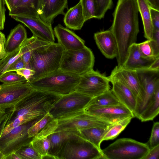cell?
<instances>
[{
  "label": "cell",
  "mask_w": 159,
  "mask_h": 159,
  "mask_svg": "<svg viewBox=\"0 0 159 159\" xmlns=\"http://www.w3.org/2000/svg\"><path fill=\"white\" fill-rule=\"evenodd\" d=\"M136 0H118L113 13V21L110 30L117 44L116 57L118 66H122L128 56L129 48L136 43L139 32Z\"/></svg>",
  "instance_id": "obj_1"
},
{
  "label": "cell",
  "mask_w": 159,
  "mask_h": 159,
  "mask_svg": "<svg viewBox=\"0 0 159 159\" xmlns=\"http://www.w3.org/2000/svg\"><path fill=\"white\" fill-rule=\"evenodd\" d=\"M80 78L58 69L29 83L34 89L62 96L75 91Z\"/></svg>",
  "instance_id": "obj_2"
},
{
  "label": "cell",
  "mask_w": 159,
  "mask_h": 159,
  "mask_svg": "<svg viewBox=\"0 0 159 159\" xmlns=\"http://www.w3.org/2000/svg\"><path fill=\"white\" fill-rule=\"evenodd\" d=\"M64 50L54 42L33 51L31 67L35 73L31 82L58 69Z\"/></svg>",
  "instance_id": "obj_3"
},
{
  "label": "cell",
  "mask_w": 159,
  "mask_h": 159,
  "mask_svg": "<svg viewBox=\"0 0 159 159\" xmlns=\"http://www.w3.org/2000/svg\"><path fill=\"white\" fill-rule=\"evenodd\" d=\"M58 159H104L102 150L86 140L79 131L70 135L64 142L55 156Z\"/></svg>",
  "instance_id": "obj_4"
},
{
  "label": "cell",
  "mask_w": 159,
  "mask_h": 159,
  "mask_svg": "<svg viewBox=\"0 0 159 159\" xmlns=\"http://www.w3.org/2000/svg\"><path fill=\"white\" fill-rule=\"evenodd\" d=\"M149 149L147 143L124 138L117 140L102 152L104 159H142Z\"/></svg>",
  "instance_id": "obj_5"
},
{
  "label": "cell",
  "mask_w": 159,
  "mask_h": 159,
  "mask_svg": "<svg viewBox=\"0 0 159 159\" xmlns=\"http://www.w3.org/2000/svg\"><path fill=\"white\" fill-rule=\"evenodd\" d=\"M93 54L86 46L77 50H64L59 69L80 76L93 69Z\"/></svg>",
  "instance_id": "obj_6"
},
{
  "label": "cell",
  "mask_w": 159,
  "mask_h": 159,
  "mask_svg": "<svg viewBox=\"0 0 159 159\" xmlns=\"http://www.w3.org/2000/svg\"><path fill=\"white\" fill-rule=\"evenodd\" d=\"M92 98L76 91L61 96L49 113L54 119L66 118L84 111Z\"/></svg>",
  "instance_id": "obj_7"
},
{
  "label": "cell",
  "mask_w": 159,
  "mask_h": 159,
  "mask_svg": "<svg viewBox=\"0 0 159 159\" xmlns=\"http://www.w3.org/2000/svg\"><path fill=\"white\" fill-rule=\"evenodd\" d=\"M140 81L141 91L136 98V105L133 112L139 119L151 100L154 93L159 88V70L149 69L136 70Z\"/></svg>",
  "instance_id": "obj_8"
},
{
  "label": "cell",
  "mask_w": 159,
  "mask_h": 159,
  "mask_svg": "<svg viewBox=\"0 0 159 159\" xmlns=\"http://www.w3.org/2000/svg\"><path fill=\"white\" fill-rule=\"evenodd\" d=\"M108 77L93 69L80 76L75 91L92 98L110 89Z\"/></svg>",
  "instance_id": "obj_9"
},
{
  "label": "cell",
  "mask_w": 159,
  "mask_h": 159,
  "mask_svg": "<svg viewBox=\"0 0 159 159\" xmlns=\"http://www.w3.org/2000/svg\"><path fill=\"white\" fill-rule=\"evenodd\" d=\"M39 119L18 126L1 137L0 152L5 157L16 152L21 147L31 142L33 137H29L28 130Z\"/></svg>",
  "instance_id": "obj_10"
},
{
  "label": "cell",
  "mask_w": 159,
  "mask_h": 159,
  "mask_svg": "<svg viewBox=\"0 0 159 159\" xmlns=\"http://www.w3.org/2000/svg\"><path fill=\"white\" fill-rule=\"evenodd\" d=\"M54 131H78L94 127H107L112 124L103 121L84 111L66 118L57 119Z\"/></svg>",
  "instance_id": "obj_11"
},
{
  "label": "cell",
  "mask_w": 159,
  "mask_h": 159,
  "mask_svg": "<svg viewBox=\"0 0 159 159\" xmlns=\"http://www.w3.org/2000/svg\"><path fill=\"white\" fill-rule=\"evenodd\" d=\"M34 89L27 81L0 84V109L14 107Z\"/></svg>",
  "instance_id": "obj_12"
},
{
  "label": "cell",
  "mask_w": 159,
  "mask_h": 159,
  "mask_svg": "<svg viewBox=\"0 0 159 159\" xmlns=\"http://www.w3.org/2000/svg\"><path fill=\"white\" fill-rule=\"evenodd\" d=\"M11 16L27 27L33 36L50 43L54 42L55 35L52 25L43 20L39 16L16 15Z\"/></svg>",
  "instance_id": "obj_13"
},
{
  "label": "cell",
  "mask_w": 159,
  "mask_h": 159,
  "mask_svg": "<svg viewBox=\"0 0 159 159\" xmlns=\"http://www.w3.org/2000/svg\"><path fill=\"white\" fill-rule=\"evenodd\" d=\"M84 111L111 124L129 117H134L132 112L122 104L102 107H85Z\"/></svg>",
  "instance_id": "obj_14"
},
{
  "label": "cell",
  "mask_w": 159,
  "mask_h": 159,
  "mask_svg": "<svg viewBox=\"0 0 159 159\" xmlns=\"http://www.w3.org/2000/svg\"><path fill=\"white\" fill-rule=\"evenodd\" d=\"M50 44V43L40 39L34 36L30 38H27L19 48L7 54V56L2 60V61L0 66V78L10 65L25 53L29 51H32Z\"/></svg>",
  "instance_id": "obj_15"
},
{
  "label": "cell",
  "mask_w": 159,
  "mask_h": 159,
  "mask_svg": "<svg viewBox=\"0 0 159 159\" xmlns=\"http://www.w3.org/2000/svg\"><path fill=\"white\" fill-rule=\"evenodd\" d=\"M54 35L58 43L65 50L81 49L85 47V41L75 33L60 24L54 29Z\"/></svg>",
  "instance_id": "obj_16"
},
{
  "label": "cell",
  "mask_w": 159,
  "mask_h": 159,
  "mask_svg": "<svg viewBox=\"0 0 159 159\" xmlns=\"http://www.w3.org/2000/svg\"><path fill=\"white\" fill-rule=\"evenodd\" d=\"M65 9L68 10L67 0H41L39 16L52 25L57 16L65 15Z\"/></svg>",
  "instance_id": "obj_17"
},
{
  "label": "cell",
  "mask_w": 159,
  "mask_h": 159,
  "mask_svg": "<svg viewBox=\"0 0 159 159\" xmlns=\"http://www.w3.org/2000/svg\"><path fill=\"white\" fill-rule=\"evenodd\" d=\"M94 38L98 48L106 57L112 59L116 57L118 54L117 44L110 30L96 33Z\"/></svg>",
  "instance_id": "obj_18"
},
{
  "label": "cell",
  "mask_w": 159,
  "mask_h": 159,
  "mask_svg": "<svg viewBox=\"0 0 159 159\" xmlns=\"http://www.w3.org/2000/svg\"><path fill=\"white\" fill-rule=\"evenodd\" d=\"M109 77L123 82L131 90L136 98L140 95L141 87L136 70L126 69L117 65L112 70Z\"/></svg>",
  "instance_id": "obj_19"
},
{
  "label": "cell",
  "mask_w": 159,
  "mask_h": 159,
  "mask_svg": "<svg viewBox=\"0 0 159 159\" xmlns=\"http://www.w3.org/2000/svg\"><path fill=\"white\" fill-rule=\"evenodd\" d=\"M112 85V92L122 105L133 113L136 105V98L131 90L122 81L109 76Z\"/></svg>",
  "instance_id": "obj_20"
},
{
  "label": "cell",
  "mask_w": 159,
  "mask_h": 159,
  "mask_svg": "<svg viewBox=\"0 0 159 159\" xmlns=\"http://www.w3.org/2000/svg\"><path fill=\"white\" fill-rule=\"evenodd\" d=\"M156 59H149L143 57L139 50L138 43H135L130 47L127 58L121 67L136 70L148 69Z\"/></svg>",
  "instance_id": "obj_21"
},
{
  "label": "cell",
  "mask_w": 159,
  "mask_h": 159,
  "mask_svg": "<svg viewBox=\"0 0 159 159\" xmlns=\"http://www.w3.org/2000/svg\"><path fill=\"white\" fill-rule=\"evenodd\" d=\"M63 21L66 26L68 28L74 30L81 29L86 21L80 1L68 10L64 15Z\"/></svg>",
  "instance_id": "obj_22"
},
{
  "label": "cell",
  "mask_w": 159,
  "mask_h": 159,
  "mask_svg": "<svg viewBox=\"0 0 159 159\" xmlns=\"http://www.w3.org/2000/svg\"><path fill=\"white\" fill-rule=\"evenodd\" d=\"M27 38L26 31L22 25L19 24L12 29L5 45V50L7 54L19 48Z\"/></svg>",
  "instance_id": "obj_23"
},
{
  "label": "cell",
  "mask_w": 159,
  "mask_h": 159,
  "mask_svg": "<svg viewBox=\"0 0 159 159\" xmlns=\"http://www.w3.org/2000/svg\"><path fill=\"white\" fill-rule=\"evenodd\" d=\"M78 131H54L49 134L48 137L50 141V147L47 155L43 158L55 159V156L59 152L65 141L70 135Z\"/></svg>",
  "instance_id": "obj_24"
},
{
  "label": "cell",
  "mask_w": 159,
  "mask_h": 159,
  "mask_svg": "<svg viewBox=\"0 0 159 159\" xmlns=\"http://www.w3.org/2000/svg\"><path fill=\"white\" fill-rule=\"evenodd\" d=\"M41 0H21L19 5L9 15H24L39 16Z\"/></svg>",
  "instance_id": "obj_25"
},
{
  "label": "cell",
  "mask_w": 159,
  "mask_h": 159,
  "mask_svg": "<svg viewBox=\"0 0 159 159\" xmlns=\"http://www.w3.org/2000/svg\"><path fill=\"white\" fill-rule=\"evenodd\" d=\"M136 1L143 21L144 36L147 39H152L154 28L151 17L150 6L145 0Z\"/></svg>",
  "instance_id": "obj_26"
},
{
  "label": "cell",
  "mask_w": 159,
  "mask_h": 159,
  "mask_svg": "<svg viewBox=\"0 0 159 159\" xmlns=\"http://www.w3.org/2000/svg\"><path fill=\"white\" fill-rule=\"evenodd\" d=\"M111 125L106 127H94L81 129L79 131L82 138L101 150L100 144L102 139Z\"/></svg>",
  "instance_id": "obj_27"
},
{
  "label": "cell",
  "mask_w": 159,
  "mask_h": 159,
  "mask_svg": "<svg viewBox=\"0 0 159 159\" xmlns=\"http://www.w3.org/2000/svg\"><path fill=\"white\" fill-rule=\"evenodd\" d=\"M121 104L111 90L110 89L97 96L92 98L85 107H102Z\"/></svg>",
  "instance_id": "obj_28"
},
{
  "label": "cell",
  "mask_w": 159,
  "mask_h": 159,
  "mask_svg": "<svg viewBox=\"0 0 159 159\" xmlns=\"http://www.w3.org/2000/svg\"><path fill=\"white\" fill-rule=\"evenodd\" d=\"M159 113V88L155 91L146 108L139 119L142 122L153 120Z\"/></svg>",
  "instance_id": "obj_29"
},
{
  "label": "cell",
  "mask_w": 159,
  "mask_h": 159,
  "mask_svg": "<svg viewBox=\"0 0 159 159\" xmlns=\"http://www.w3.org/2000/svg\"><path fill=\"white\" fill-rule=\"evenodd\" d=\"M139 50L144 57L155 60L159 57V43L153 39L138 43Z\"/></svg>",
  "instance_id": "obj_30"
},
{
  "label": "cell",
  "mask_w": 159,
  "mask_h": 159,
  "mask_svg": "<svg viewBox=\"0 0 159 159\" xmlns=\"http://www.w3.org/2000/svg\"><path fill=\"white\" fill-rule=\"evenodd\" d=\"M132 118V117H129L112 124L103 137L102 141L113 140L117 137L124 129Z\"/></svg>",
  "instance_id": "obj_31"
},
{
  "label": "cell",
  "mask_w": 159,
  "mask_h": 159,
  "mask_svg": "<svg viewBox=\"0 0 159 159\" xmlns=\"http://www.w3.org/2000/svg\"><path fill=\"white\" fill-rule=\"evenodd\" d=\"M30 143L42 159L47 155L50 147V141L48 136L36 135Z\"/></svg>",
  "instance_id": "obj_32"
},
{
  "label": "cell",
  "mask_w": 159,
  "mask_h": 159,
  "mask_svg": "<svg viewBox=\"0 0 159 159\" xmlns=\"http://www.w3.org/2000/svg\"><path fill=\"white\" fill-rule=\"evenodd\" d=\"M54 119L49 112L47 113L29 128L28 132L29 137L32 138L37 135Z\"/></svg>",
  "instance_id": "obj_33"
},
{
  "label": "cell",
  "mask_w": 159,
  "mask_h": 159,
  "mask_svg": "<svg viewBox=\"0 0 159 159\" xmlns=\"http://www.w3.org/2000/svg\"><path fill=\"white\" fill-rule=\"evenodd\" d=\"M95 18L101 19L104 18L107 11L111 8L112 0H94Z\"/></svg>",
  "instance_id": "obj_34"
},
{
  "label": "cell",
  "mask_w": 159,
  "mask_h": 159,
  "mask_svg": "<svg viewBox=\"0 0 159 159\" xmlns=\"http://www.w3.org/2000/svg\"><path fill=\"white\" fill-rule=\"evenodd\" d=\"M30 142L23 145L16 152L20 159H42Z\"/></svg>",
  "instance_id": "obj_35"
},
{
  "label": "cell",
  "mask_w": 159,
  "mask_h": 159,
  "mask_svg": "<svg viewBox=\"0 0 159 159\" xmlns=\"http://www.w3.org/2000/svg\"><path fill=\"white\" fill-rule=\"evenodd\" d=\"M85 21L95 18L94 0H80Z\"/></svg>",
  "instance_id": "obj_36"
},
{
  "label": "cell",
  "mask_w": 159,
  "mask_h": 159,
  "mask_svg": "<svg viewBox=\"0 0 159 159\" xmlns=\"http://www.w3.org/2000/svg\"><path fill=\"white\" fill-rule=\"evenodd\" d=\"M26 81L25 77L13 71L5 72L0 78V81L3 84H12Z\"/></svg>",
  "instance_id": "obj_37"
},
{
  "label": "cell",
  "mask_w": 159,
  "mask_h": 159,
  "mask_svg": "<svg viewBox=\"0 0 159 159\" xmlns=\"http://www.w3.org/2000/svg\"><path fill=\"white\" fill-rule=\"evenodd\" d=\"M148 146L151 149L159 144V122L154 123L151 135L148 142Z\"/></svg>",
  "instance_id": "obj_38"
},
{
  "label": "cell",
  "mask_w": 159,
  "mask_h": 159,
  "mask_svg": "<svg viewBox=\"0 0 159 159\" xmlns=\"http://www.w3.org/2000/svg\"><path fill=\"white\" fill-rule=\"evenodd\" d=\"M16 72L18 74L25 77L29 83L32 81L33 76L35 73L34 70L25 67L19 69Z\"/></svg>",
  "instance_id": "obj_39"
},
{
  "label": "cell",
  "mask_w": 159,
  "mask_h": 159,
  "mask_svg": "<svg viewBox=\"0 0 159 159\" xmlns=\"http://www.w3.org/2000/svg\"><path fill=\"white\" fill-rule=\"evenodd\" d=\"M23 68H25V65L21 56L11 64L5 73L16 71L17 70Z\"/></svg>",
  "instance_id": "obj_40"
},
{
  "label": "cell",
  "mask_w": 159,
  "mask_h": 159,
  "mask_svg": "<svg viewBox=\"0 0 159 159\" xmlns=\"http://www.w3.org/2000/svg\"><path fill=\"white\" fill-rule=\"evenodd\" d=\"M149 9L154 29L159 30V11L150 7Z\"/></svg>",
  "instance_id": "obj_41"
},
{
  "label": "cell",
  "mask_w": 159,
  "mask_h": 159,
  "mask_svg": "<svg viewBox=\"0 0 159 159\" xmlns=\"http://www.w3.org/2000/svg\"><path fill=\"white\" fill-rule=\"evenodd\" d=\"M6 5L4 0H0V31L4 28L5 21Z\"/></svg>",
  "instance_id": "obj_42"
},
{
  "label": "cell",
  "mask_w": 159,
  "mask_h": 159,
  "mask_svg": "<svg viewBox=\"0 0 159 159\" xmlns=\"http://www.w3.org/2000/svg\"><path fill=\"white\" fill-rule=\"evenodd\" d=\"M159 158V144L150 149L142 159H158Z\"/></svg>",
  "instance_id": "obj_43"
},
{
  "label": "cell",
  "mask_w": 159,
  "mask_h": 159,
  "mask_svg": "<svg viewBox=\"0 0 159 159\" xmlns=\"http://www.w3.org/2000/svg\"><path fill=\"white\" fill-rule=\"evenodd\" d=\"M6 40L5 35L0 31V60L4 59L7 55L5 48Z\"/></svg>",
  "instance_id": "obj_44"
},
{
  "label": "cell",
  "mask_w": 159,
  "mask_h": 159,
  "mask_svg": "<svg viewBox=\"0 0 159 159\" xmlns=\"http://www.w3.org/2000/svg\"><path fill=\"white\" fill-rule=\"evenodd\" d=\"M13 107H11L7 109V115L4 120L0 125V139L5 126L11 117L13 112Z\"/></svg>",
  "instance_id": "obj_45"
},
{
  "label": "cell",
  "mask_w": 159,
  "mask_h": 159,
  "mask_svg": "<svg viewBox=\"0 0 159 159\" xmlns=\"http://www.w3.org/2000/svg\"><path fill=\"white\" fill-rule=\"evenodd\" d=\"M32 51H29L27 52L22 56V59L24 63L25 67L31 69V62L32 57Z\"/></svg>",
  "instance_id": "obj_46"
},
{
  "label": "cell",
  "mask_w": 159,
  "mask_h": 159,
  "mask_svg": "<svg viewBox=\"0 0 159 159\" xmlns=\"http://www.w3.org/2000/svg\"><path fill=\"white\" fill-rule=\"evenodd\" d=\"M9 11L14 10L19 5L21 0H4Z\"/></svg>",
  "instance_id": "obj_47"
},
{
  "label": "cell",
  "mask_w": 159,
  "mask_h": 159,
  "mask_svg": "<svg viewBox=\"0 0 159 159\" xmlns=\"http://www.w3.org/2000/svg\"><path fill=\"white\" fill-rule=\"evenodd\" d=\"M149 6L159 11V0H145Z\"/></svg>",
  "instance_id": "obj_48"
},
{
  "label": "cell",
  "mask_w": 159,
  "mask_h": 159,
  "mask_svg": "<svg viewBox=\"0 0 159 159\" xmlns=\"http://www.w3.org/2000/svg\"><path fill=\"white\" fill-rule=\"evenodd\" d=\"M149 69L159 70V57L157 58L150 66Z\"/></svg>",
  "instance_id": "obj_49"
},
{
  "label": "cell",
  "mask_w": 159,
  "mask_h": 159,
  "mask_svg": "<svg viewBox=\"0 0 159 159\" xmlns=\"http://www.w3.org/2000/svg\"><path fill=\"white\" fill-rule=\"evenodd\" d=\"M7 114V110L0 109V125L4 120Z\"/></svg>",
  "instance_id": "obj_50"
},
{
  "label": "cell",
  "mask_w": 159,
  "mask_h": 159,
  "mask_svg": "<svg viewBox=\"0 0 159 159\" xmlns=\"http://www.w3.org/2000/svg\"><path fill=\"white\" fill-rule=\"evenodd\" d=\"M5 159H20L16 153L12 152L5 157Z\"/></svg>",
  "instance_id": "obj_51"
},
{
  "label": "cell",
  "mask_w": 159,
  "mask_h": 159,
  "mask_svg": "<svg viewBox=\"0 0 159 159\" xmlns=\"http://www.w3.org/2000/svg\"><path fill=\"white\" fill-rule=\"evenodd\" d=\"M152 39H154L158 43H159V30L154 29Z\"/></svg>",
  "instance_id": "obj_52"
},
{
  "label": "cell",
  "mask_w": 159,
  "mask_h": 159,
  "mask_svg": "<svg viewBox=\"0 0 159 159\" xmlns=\"http://www.w3.org/2000/svg\"><path fill=\"white\" fill-rule=\"evenodd\" d=\"M2 61V60H0V66Z\"/></svg>",
  "instance_id": "obj_53"
}]
</instances>
